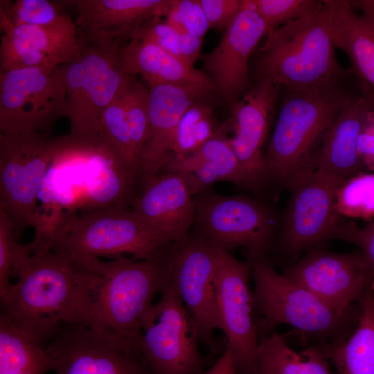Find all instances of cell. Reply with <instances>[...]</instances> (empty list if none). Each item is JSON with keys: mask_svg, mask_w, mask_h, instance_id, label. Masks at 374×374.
I'll list each match as a JSON object with an SVG mask.
<instances>
[{"mask_svg": "<svg viewBox=\"0 0 374 374\" xmlns=\"http://www.w3.org/2000/svg\"><path fill=\"white\" fill-rule=\"evenodd\" d=\"M169 257L170 253L152 260L124 256L72 260L77 278L72 323L112 338L137 341L144 314L169 283Z\"/></svg>", "mask_w": 374, "mask_h": 374, "instance_id": "6da1fadb", "label": "cell"}, {"mask_svg": "<svg viewBox=\"0 0 374 374\" xmlns=\"http://www.w3.org/2000/svg\"><path fill=\"white\" fill-rule=\"evenodd\" d=\"M133 174L118 157L104 134L91 138L60 136L39 199L51 213L67 219L116 206L128 197Z\"/></svg>", "mask_w": 374, "mask_h": 374, "instance_id": "7a4b0ae2", "label": "cell"}, {"mask_svg": "<svg viewBox=\"0 0 374 374\" xmlns=\"http://www.w3.org/2000/svg\"><path fill=\"white\" fill-rule=\"evenodd\" d=\"M350 78L301 90L286 89L265 152L266 184L287 189L309 168L330 125L358 96L349 83Z\"/></svg>", "mask_w": 374, "mask_h": 374, "instance_id": "3957f363", "label": "cell"}, {"mask_svg": "<svg viewBox=\"0 0 374 374\" xmlns=\"http://www.w3.org/2000/svg\"><path fill=\"white\" fill-rule=\"evenodd\" d=\"M13 268L19 279L0 296V316L45 347L63 324L73 321L77 294L73 263L53 250L30 255L21 244Z\"/></svg>", "mask_w": 374, "mask_h": 374, "instance_id": "277c9868", "label": "cell"}, {"mask_svg": "<svg viewBox=\"0 0 374 374\" xmlns=\"http://www.w3.org/2000/svg\"><path fill=\"white\" fill-rule=\"evenodd\" d=\"M266 36L254 60L255 82L269 81L301 90L354 75L337 60L323 5Z\"/></svg>", "mask_w": 374, "mask_h": 374, "instance_id": "5b68a950", "label": "cell"}, {"mask_svg": "<svg viewBox=\"0 0 374 374\" xmlns=\"http://www.w3.org/2000/svg\"><path fill=\"white\" fill-rule=\"evenodd\" d=\"M251 263L254 310L261 317L258 332L269 334L279 325L287 324L294 328L303 339L321 346L340 343L355 331L360 306L337 310L278 274L266 258Z\"/></svg>", "mask_w": 374, "mask_h": 374, "instance_id": "8992f818", "label": "cell"}, {"mask_svg": "<svg viewBox=\"0 0 374 374\" xmlns=\"http://www.w3.org/2000/svg\"><path fill=\"white\" fill-rule=\"evenodd\" d=\"M172 244L124 204L74 217L52 250L71 260L123 254L152 260L166 256Z\"/></svg>", "mask_w": 374, "mask_h": 374, "instance_id": "52a82bcc", "label": "cell"}, {"mask_svg": "<svg viewBox=\"0 0 374 374\" xmlns=\"http://www.w3.org/2000/svg\"><path fill=\"white\" fill-rule=\"evenodd\" d=\"M80 42L75 55L60 69L66 92L69 135L91 138L103 133V113L128 75L123 66L119 45L80 39Z\"/></svg>", "mask_w": 374, "mask_h": 374, "instance_id": "ba28073f", "label": "cell"}, {"mask_svg": "<svg viewBox=\"0 0 374 374\" xmlns=\"http://www.w3.org/2000/svg\"><path fill=\"white\" fill-rule=\"evenodd\" d=\"M194 202L197 233L229 252L244 249L250 262L265 259L280 222L274 208L247 196L213 193H200Z\"/></svg>", "mask_w": 374, "mask_h": 374, "instance_id": "9c48e42d", "label": "cell"}, {"mask_svg": "<svg viewBox=\"0 0 374 374\" xmlns=\"http://www.w3.org/2000/svg\"><path fill=\"white\" fill-rule=\"evenodd\" d=\"M58 141L59 136L35 131L0 134V210L17 240L35 225L39 195Z\"/></svg>", "mask_w": 374, "mask_h": 374, "instance_id": "30bf717a", "label": "cell"}, {"mask_svg": "<svg viewBox=\"0 0 374 374\" xmlns=\"http://www.w3.org/2000/svg\"><path fill=\"white\" fill-rule=\"evenodd\" d=\"M344 180L326 171L307 168L289 184L290 196L280 216L276 237L287 255L298 257L334 239L339 218L336 195Z\"/></svg>", "mask_w": 374, "mask_h": 374, "instance_id": "8fae6325", "label": "cell"}, {"mask_svg": "<svg viewBox=\"0 0 374 374\" xmlns=\"http://www.w3.org/2000/svg\"><path fill=\"white\" fill-rule=\"evenodd\" d=\"M199 341L197 326L169 281L143 315L140 349L154 374H202Z\"/></svg>", "mask_w": 374, "mask_h": 374, "instance_id": "7c38bea8", "label": "cell"}, {"mask_svg": "<svg viewBox=\"0 0 374 374\" xmlns=\"http://www.w3.org/2000/svg\"><path fill=\"white\" fill-rule=\"evenodd\" d=\"M67 116V100L60 66L23 68L0 73V134L47 133Z\"/></svg>", "mask_w": 374, "mask_h": 374, "instance_id": "4fadbf2b", "label": "cell"}, {"mask_svg": "<svg viewBox=\"0 0 374 374\" xmlns=\"http://www.w3.org/2000/svg\"><path fill=\"white\" fill-rule=\"evenodd\" d=\"M45 348L54 374H154L138 340L112 338L77 323L63 324Z\"/></svg>", "mask_w": 374, "mask_h": 374, "instance_id": "5bb4252c", "label": "cell"}, {"mask_svg": "<svg viewBox=\"0 0 374 374\" xmlns=\"http://www.w3.org/2000/svg\"><path fill=\"white\" fill-rule=\"evenodd\" d=\"M218 247L196 233L172 245L170 283L193 319L199 341L217 351L214 332L219 329L215 272Z\"/></svg>", "mask_w": 374, "mask_h": 374, "instance_id": "9a60e30c", "label": "cell"}, {"mask_svg": "<svg viewBox=\"0 0 374 374\" xmlns=\"http://www.w3.org/2000/svg\"><path fill=\"white\" fill-rule=\"evenodd\" d=\"M251 275L250 261H240L218 247L215 286L219 329L226 337L237 374L255 372L258 333L253 315Z\"/></svg>", "mask_w": 374, "mask_h": 374, "instance_id": "2e32d148", "label": "cell"}, {"mask_svg": "<svg viewBox=\"0 0 374 374\" xmlns=\"http://www.w3.org/2000/svg\"><path fill=\"white\" fill-rule=\"evenodd\" d=\"M281 274L340 311L353 308L372 285L366 260L358 249L343 253L312 249L287 266Z\"/></svg>", "mask_w": 374, "mask_h": 374, "instance_id": "e0dca14e", "label": "cell"}, {"mask_svg": "<svg viewBox=\"0 0 374 374\" xmlns=\"http://www.w3.org/2000/svg\"><path fill=\"white\" fill-rule=\"evenodd\" d=\"M0 73L23 68L53 69L69 61L80 48L70 15L51 26H13L0 19Z\"/></svg>", "mask_w": 374, "mask_h": 374, "instance_id": "ac0fdd59", "label": "cell"}, {"mask_svg": "<svg viewBox=\"0 0 374 374\" xmlns=\"http://www.w3.org/2000/svg\"><path fill=\"white\" fill-rule=\"evenodd\" d=\"M267 27L254 11L242 10L222 32L217 46L203 56L204 68L217 92L233 103L252 86L249 60Z\"/></svg>", "mask_w": 374, "mask_h": 374, "instance_id": "d6986e66", "label": "cell"}, {"mask_svg": "<svg viewBox=\"0 0 374 374\" xmlns=\"http://www.w3.org/2000/svg\"><path fill=\"white\" fill-rule=\"evenodd\" d=\"M279 89L269 81L255 82L233 103L229 126L234 136L230 143L253 189L266 184L263 146Z\"/></svg>", "mask_w": 374, "mask_h": 374, "instance_id": "ffe728a7", "label": "cell"}, {"mask_svg": "<svg viewBox=\"0 0 374 374\" xmlns=\"http://www.w3.org/2000/svg\"><path fill=\"white\" fill-rule=\"evenodd\" d=\"M73 8L79 39L121 46L148 20L166 16L171 0H62Z\"/></svg>", "mask_w": 374, "mask_h": 374, "instance_id": "44dd1931", "label": "cell"}, {"mask_svg": "<svg viewBox=\"0 0 374 374\" xmlns=\"http://www.w3.org/2000/svg\"><path fill=\"white\" fill-rule=\"evenodd\" d=\"M141 177L143 187L131 199L130 207L173 244L186 239L194 224L195 212L193 195L186 177L173 172Z\"/></svg>", "mask_w": 374, "mask_h": 374, "instance_id": "7402d4cb", "label": "cell"}, {"mask_svg": "<svg viewBox=\"0 0 374 374\" xmlns=\"http://www.w3.org/2000/svg\"><path fill=\"white\" fill-rule=\"evenodd\" d=\"M149 88V132L139 159V177L159 173L170 153L175 130L196 101L215 91L198 84L159 83Z\"/></svg>", "mask_w": 374, "mask_h": 374, "instance_id": "603a6c76", "label": "cell"}, {"mask_svg": "<svg viewBox=\"0 0 374 374\" xmlns=\"http://www.w3.org/2000/svg\"><path fill=\"white\" fill-rule=\"evenodd\" d=\"M374 103L362 93L339 113L324 135L309 168L326 171L347 179L368 171L357 153L359 132Z\"/></svg>", "mask_w": 374, "mask_h": 374, "instance_id": "cb8c5ba5", "label": "cell"}, {"mask_svg": "<svg viewBox=\"0 0 374 374\" xmlns=\"http://www.w3.org/2000/svg\"><path fill=\"white\" fill-rule=\"evenodd\" d=\"M323 11L336 48L351 62L362 93L374 103V32L347 0H324Z\"/></svg>", "mask_w": 374, "mask_h": 374, "instance_id": "d4e9b609", "label": "cell"}, {"mask_svg": "<svg viewBox=\"0 0 374 374\" xmlns=\"http://www.w3.org/2000/svg\"><path fill=\"white\" fill-rule=\"evenodd\" d=\"M165 172L182 174L193 195L218 181L252 188L225 134L213 137L188 156L170 158L160 172Z\"/></svg>", "mask_w": 374, "mask_h": 374, "instance_id": "484cf974", "label": "cell"}, {"mask_svg": "<svg viewBox=\"0 0 374 374\" xmlns=\"http://www.w3.org/2000/svg\"><path fill=\"white\" fill-rule=\"evenodd\" d=\"M119 52L125 73L142 75L148 87L159 83L198 84L217 91L206 73L150 41L132 37L120 46Z\"/></svg>", "mask_w": 374, "mask_h": 374, "instance_id": "4316f807", "label": "cell"}, {"mask_svg": "<svg viewBox=\"0 0 374 374\" xmlns=\"http://www.w3.org/2000/svg\"><path fill=\"white\" fill-rule=\"evenodd\" d=\"M358 303L361 313L353 334L346 340L319 346L339 374H374V285ZM319 346V345H318Z\"/></svg>", "mask_w": 374, "mask_h": 374, "instance_id": "83f0119b", "label": "cell"}, {"mask_svg": "<svg viewBox=\"0 0 374 374\" xmlns=\"http://www.w3.org/2000/svg\"><path fill=\"white\" fill-rule=\"evenodd\" d=\"M254 374H332L328 359L318 345L297 352L273 331L258 335Z\"/></svg>", "mask_w": 374, "mask_h": 374, "instance_id": "f1b7e54d", "label": "cell"}, {"mask_svg": "<svg viewBox=\"0 0 374 374\" xmlns=\"http://www.w3.org/2000/svg\"><path fill=\"white\" fill-rule=\"evenodd\" d=\"M54 368L44 346L0 316V374H46Z\"/></svg>", "mask_w": 374, "mask_h": 374, "instance_id": "f546056e", "label": "cell"}, {"mask_svg": "<svg viewBox=\"0 0 374 374\" xmlns=\"http://www.w3.org/2000/svg\"><path fill=\"white\" fill-rule=\"evenodd\" d=\"M227 127V123L222 125L216 124L212 107L204 99L196 101L179 121L172 138L168 159L190 154L213 137L226 134Z\"/></svg>", "mask_w": 374, "mask_h": 374, "instance_id": "4dcf8cb0", "label": "cell"}, {"mask_svg": "<svg viewBox=\"0 0 374 374\" xmlns=\"http://www.w3.org/2000/svg\"><path fill=\"white\" fill-rule=\"evenodd\" d=\"M335 210L339 217L374 220V172L351 177L337 191Z\"/></svg>", "mask_w": 374, "mask_h": 374, "instance_id": "1f68e13d", "label": "cell"}, {"mask_svg": "<svg viewBox=\"0 0 374 374\" xmlns=\"http://www.w3.org/2000/svg\"><path fill=\"white\" fill-rule=\"evenodd\" d=\"M100 126L102 132L118 157L130 170L139 175L132 149L123 85L103 112Z\"/></svg>", "mask_w": 374, "mask_h": 374, "instance_id": "d6a6232c", "label": "cell"}, {"mask_svg": "<svg viewBox=\"0 0 374 374\" xmlns=\"http://www.w3.org/2000/svg\"><path fill=\"white\" fill-rule=\"evenodd\" d=\"M62 1L8 0L0 1V19L13 26H51L68 13Z\"/></svg>", "mask_w": 374, "mask_h": 374, "instance_id": "836d02e7", "label": "cell"}, {"mask_svg": "<svg viewBox=\"0 0 374 374\" xmlns=\"http://www.w3.org/2000/svg\"><path fill=\"white\" fill-rule=\"evenodd\" d=\"M123 91L132 152L139 168V156L149 132V90L135 76L128 75Z\"/></svg>", "mask_w": 374, "mask_h": 374, "instance_id": "e575fe53", "label": "cell"}, {"mask_svg": "<svg viewBox=\"0 0 374 374\" xmlns=\"http://www.w3.org/2000/svg\"><path fill=\"white\" fill-rule=\"evenodd\" d=\"M323 1L242 0V7L256 12L265 21L267 33L290 21L319 10Z\"/></svg>", "mask_w": 374, "mask_h": 374, "instance_id": "d590c367", "label": "cell"}, {"mask_svg": "<svg viewBox=\"0 0 374 374\" xmlns=\"http://www.w3.org/2000/svg\"><path fill=\"white\" fill-rule=\"evenodd\" d=\"M166 17L176 29L202 39L211 28L198 0H171Z\"/></svg>", "mask_w": 374, "mask_h": 374, "instance_id": "8d00e7d4", "label": "cell"}, {"mask_svg": "<svg viewBox=\"0 0 374 374\" xmlns=\"http://www.w3.org/2000/svg\"><path fill=\"white\" fill-rule=\"evenodd\" d=\"M334 239L344 240L358 247L366 260L374 285V229L360 227L354 220L347 222L339 217Z\"/></svg>", "mask_w": 374, "mask_h": 374, "instance_id": "74e56055", "label": "cell"}, {"mask_svg": "<svg viewBox=\"0 0 374 374\" xmlns=\"http://www.w3.org/2000/svg\"><path fill=\"white\" fill-rule=\"evenodd\" d=\"M19 244L11 222L5 213L0 210V296L12 284L10 273L14 267Z\"/></svg>", "mask_w": 374, "mask_h": 374, "instance_id": "f35d334b", "label": "cell"}, {"mask_svg": "<svg viewBox=\"0 0 374 374\" xmlns=\"http://www.w3.org/2000/svg\"><path fill=\"white\" fill-rule=\"evenodd\" d=\"M132 37L150 41L181 59L179 31L161 17L148 20Z\"/></svg>", "mask_w": 374, "mask_h": 374, "instance_id": "ab89813d", "label": "cell"}, {"mask_svg": "<svg viewBox=\"0 0 374 374\" xmlns=\"http://www.w3.org/2000/svg\"><path fill=\"white\" fill-rule=\"evenodd\" d=\"M211 28L224 31L238 15L242 0H198Z\"/></svg>", "mask_w": 374, "mask_h": 374, "instance_id": "60d3db41", "label": "cell"}, {"mask_svg": "<svg viewBox=\"0 0 374 374\" xmlns=\"http://www.w3.org/2000/svg\"><path fill=\"white\" fill-rule=\"evenodd\" d=\"M357 149L364 163L374 157V109L369 110L364 118L358 137Z\"/></svg>", "mask_w": 374, "mask_h": 374, "instance_id": "b9f144b4", "label": "cell"}, {"mask_svg": "<svg viewBox=\"0 0 374 374\" xmlns=\"http://www.w3.org/2000/svg\"><path fill=\"white\" fill-rule=\"evenodd\" d=\"M180 57L187 64H193L200 57L203 39L179 30Z\"/></svg>", "mask_w": 374, "mask_h": 374, "instance_id": "7bdbcfd3", "label": "cell"}, {"mask_svg": "<svg viewBox=\"0 0 374 374\" xmlns=\"http://www.w3.org/2000/svg\"><path fill=\"white\" fill-rule=\"evenodd\" d=\"M202 374H237L231 350L226 346L217 362Z\"/></svg>", "mask_w": 374, "mask_h": 374, "instance_id": "ee69618b", "label": "cell"}, {"mask_svg": "<svg viewBox=\"0 0 374 374\" xmlns=\"http://www.w3.org/2000/svg\"><path fill=\"white\" fill-rule=\"evenodd\" d=\"M349 2L355 10L361 12V17L374 32V0H353Z\"/></svg>", "mask_w": 374, "mask_h": 374, "instance_id": "f6af8a7d", "label": "cell"}, {"mask_svg": "<svg viewBox=\"0 0 374 374\" xmlns=\"http://www.w3.org/2000/svg\"><path fill=\"white\" fill-rule=\"evenodd\" d=\"M364 163L367 167L368 171L374 172V157L366 161Z\"/></svg>", "mask_w": 374, "mask_h": 374, "instance_id": "bcb514c9", "label": "cell"}, {"mask_svg": "<svg viewBox=\"0 0 374 374\" xmlns=\"http://www.w3.org/2000/svg\"><path fill=\"white\" fill-rule=\"evenodd\" d=\"M366 228L370 229H374V220L371 222H370L366 226H365Z\"/></svg>", "mask_w": 374, "mask_h": 374, "instance_id": "7dc6e473", "label": "cell"}]
</instances>
